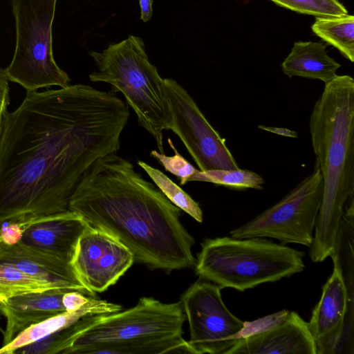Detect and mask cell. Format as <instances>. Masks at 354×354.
<instances>
[{
  "label": "cell",
  "instance_id": "cell-1",
  "mask_svg": "<svg viewBox=\"0 0 354 354\" xmlns=\"http://www.w3.org/2000/svg\"><path fill=\"white\" fill-rule=\"evenodd\" d=\"M129 115L114 92L88 85L27 91L0 135V225L68 210L86 171L120 149Z\"/></svg>",
  "mask_w": 354,
  "mask_h": 354
},
{
  "label": "cell",
  "instance_id": "cell-2",
  "mask_svg": "<svg viewBox=\"0 0 354 354\" xmlns=\"http://www.w3.org/2000/svg\"><path fill=\"white\" fill-rule=\"evenodd\" d=\"M68 209L115 237L150 269L195 267V240L180 222V209L116 153L98 158L86 171Z\"/></svg>",
  "mask_w": 354,
  "mask_h": 354
},
{
  "label": "cell",
  "instance_id": "cell-3",
  "mask_svg": "<svg viewBox=\"0 0 354 354\" xmlns=\"http://www.w3.org/2000/svg\"><path fill=\"white\" fill-rule=\"evenodd\" d=\"M312 147L323 178V196L309 257L333 255L340 221L354 196V80L337 75L325 84L309 119Z\"/></svg>",
  "mask_w": 354,
  "mask_h": 354
},
{
  "label": "cell",
  "instance_id": "cell-4",
  "mask_svg": "<svg viewBox=\"0 0 354 354\" xmlns=\"http://www.w3.org/2000/svg\"><path fill=\"white\" fill-rule=\"evenodd\" d=\"M180 301L144 297L133 307L87 315L45 339L53 354L190 353L183 337Z\"/></svg>",
  "mask_w": 354,
  "mask_h": 354
},
{
  "label": "cell",
  "instance_id": "cell-5",
  "mask_svg": "<svg viewBox=\"0 0 354 354\" xmlns=\"http://www.w3.org/2000/svg\"><path fill=\"white\" fill-rule=\"evenodd\" d=\"M305 252L263 238L205 239L196 259L200 278L243 292L301 272Z\"/></svg>",
  "mask_w": 354,
  "mask_h": 354
},
{
  "label": "cell",
  "instance_id": "cell-6",
  "mask_svg": "<svg viewBox=\"0 0 354 354\" xmlns=\"http://www.w3.org/2000/svg\"><path fill=\"white\" fill-rule=\"evenodd\" d=\"M97 70L89 75L92 82H106L111 91L120 92L137 115L138 123L155 139L165 153L164 130L171 117L165 82L149 59L142 38L129 35L102 52L88 53Z\"/></svg>",
  "mask_w": 354,
  "mask_h": 354
},
{
  "label": "cell",
  "instance_id": "cell-7",
  "mask_svg": "<svg viewBox=\"0 0 354 354\" xmlns=\"http://www.w3.org/2000/svg\"><path fill=\"white\" fill-rule=\"evenodd\" d=\"M16 43L5 68L9 81L27 91L69 85L71 78L57 64L53 53L52 26L57 0H10Z\"/></svg>",
  "mask_w": 354,
  "mask_h": 354
},
{
  "label": "cell",
  "instance_id": "cell-8",
  "mask_svg": "<svg viewBox=\"0 0 354 354\" xmlns=\"http://www.w3.org/2000/svg\"><path fill=\"white\" fill-rule=\"evenodd\" d=\"M323 178L315 160L313 172L278 203L230 232L236 239L273 238L281 244L311 245L323 196Z\"/></svg>",
  "mask_w": 354,
  "mask_h": 354
},
{
  "label": "cell",
  "instance_id": "cell-9",
  "mask_svg": "<svg viewBox=\"0 0 354 354\" xmlns=\"http://www.w3.org/2000/svg\"><path fill=\"white\" fill-rule=\"evenodd\" d=\"M221 288L200 278L181 296L180 302L189 324L192 354H225L243 335L244 322L225 305Z\"/></svg>",
  "mask_w": 354,
  "mask_h": 354
},
{
  "label": "cell",
  "instance_id": "cell-10",
  "mask_svg": "<svg viewBox=\"0 0 354 354\" xmlns=\"http://www.w3.org/2000/svg\"><path fill=\"white\" fill-rule=\"evenodd\" d=\"M170 113L169 129L181 140L200 171L239 167L225 140L207 121L188 93L173 79H164Z\"/></svg>",
  "mask_w": 354,
  "mask_h": 354
},
{
  "label": "cell",
  "instance_id": "cell-11",
  "mask_svg": "<svg viewBox=\"0 0 354 354\" xmlns=\"http://www.w3.org/2000/svg\"><path fill=\"white\" fill-rule=\"evenodd\" d=\"M134 261L121 242L91 226L80 237L71 265L81 282L96 293L115 284Z\"/></svg>",
  "mask_w": 354,
  "mask_h": 354
},
{
  "label": "cell",
  "instance_id": "cell-12",
  "mask_svg": "<svg viewBox=\"0 0 354 354\" xmlns=\"http://www.w3.org/2000/svg\"><path fill=\"white\" fill-rule=\"evenodd\" d=\"M333 264V273L308 322L317 354H336L342 353V348H353V301L339 267Z\"/></svg>",
  "mask_w": 354,
  "mask_h": 354
},
{
  "label": "cell",
  "instance_id": "cell-13",
  "mask_svg": "<svg viewBox=\"0 0 354 354\" xmlns=\"http://www.w3.org/2000/svg\"><path fill=\"white\" fill-rule=\"evenodd\" d=\"M225 354H317L308 323L288 312L277 325L236 339Z\"/></svg>",
  "mask_w": 354,
  "mask_h": 354
},
{
  "label": "cell",
  "instance_id": "cell-14",
  "mask_svg": "<svg viewBox=\"0 0 354 354\" xmlns=\"http://www.w3.org/2000/svg\"><path fill=\"white\" fill-rule=\"evenodd\" d=\"M24 226L21 242L70 263L80 237L91 227L82 216L70 209L36 218Z\"/></svg>",
  "mask_w": 354,
  "mask_h": 354
},
{
  "label": "cell",
  "instance_id": "cell-15",
  "mask_svg": "<svg viewBox=\"0 0 354 354\" xmlns=\"http://www.w3.org/2000/svg\"><path fill=\"white\" fill-rule=\"evenodd\" d=\"M0 261L60 288L77 290L88 297L95 296L81 282L69 262L21 241L12 245L0 241Z\"/></svg>",
  "mask_w": 354,
  "mask_h": 354
},
{
  "label": "cell",
  "instance_id": "cell-16",
  "mask_svg": "<svg viewBox=\"0 0 354 354\" xmlns=\"http://www.w3.org/2000/svg\"><path fill=\"white\" fill-rule=\"evenodd\" d=\"M69 290H73L53 288L18 295L1 301L0 313L6 319L2 346L31 325L65 311L62 297Z\"/></svg>",
  "mask_w": 354,
  "mask_h": 354
},
{
  "label": "cell",
  "instance_id": "cell-17",
  "mask_svg": "<svg viewBox=\"0 0 354 354\" xmlns=\"http://www.w3.org/2000/svg\"><path fill=\"white\" fill-rule=\"evenodd\" d=\"M121 310L120 305L91 297L88 303L75 311H64L26 328L10 343L2 346L0 348V354H14L18 348L68 327L87 315L111 313Z\"/></svg>",
  "mask_w": 354,
  "mask_h": 354
},
{
  "label": "cell",
  "instance_id": "cell-18",
  "mask_svg": "<svg viewBox=\"0 0 354 354\" xmlns=\"http://www.w3.org/2000/svg\"><path fill=\"white\" fill-rule=\"evenodd\" d=\"M326 46L320 42L297 41L281 64L283 73L289 77L295 76L330 82L337 75L341 65L330 57Z\"/></svg>",
  "mask_w": 354,
  "mask_h": 354
},
{
  "label": "cell",
  "instance_id": "cell-19",
  "mask_svg": "<svg viewBox=\"0 0 354 354\" xmlns=\"http://www.w3.org/2000/svg\"><path fill=\"white\" fill-rule=\"evenodd\" d=\"M312 30L322 40L336 48L351 62H354V16L315 17Z\"/></svg>",
  "mask_w": 354,
  "mask_h": 354
},
{
  "label": "cell",
  "instance_id": "cell-20",
  "mask_svg": "<svg viewBox=\"0 0 354 354\" xmlns=\"http://www.w3.org/2000/svg\"><path fill=\"white\" fill-rule=\"evenodd\" d=\"M53 288H60L0 261V302L18 295Z\"/></svg>",
  "mask_w": 354,
  "mask_h": 354
},
{
  "label": "cell",
  "instance_id": "cell-21",
  "mask_svg": "<svg viewBox=\"0 0 354 354\" xmlns=\"http://www.w3.org/2000/svg\"><path fill=\"white\" fill-rule=\"evenodd\" d=\"M137 163L171 203L188 214L197 222H203V212L199 204L185 191L159 169L142 160H138Z\"/></svg>",
  "mask_w": 354,
  "mask_h": 354
},
{
  "label": "cell",
  "instance_id": "cell-22",
  "mask_svg": "<svg viewBox=\"0 0 354 354\" xmlns=\"http://www.w3.org/2000/svg\"><path fill=\"white\" fill-rule=\"evenodd\" d=\"M189 181H203L236 189L252 188L258 190L263 189L265 183L263 178L259 174L240 168L203 171L198 169L190 178Z\"/></svg>",
  "mask_w": 354,
  "mask_h": 354
},
{
  "label": "cell",
  "instance_id": "cell-23",
  "mask_svg": "<svg viewBox=\"0 0 354 354\" xmlns=\"http://www.w3.org/2000/svg\"><path fill=\"white\" fill-rule=\"evenodd\" d=\"M277 5L294 12L315 17H328L348 14L338 0H270Z\"/></svg>",
  "mask_w": 354,
  "mask_h": 354
},
{
  "label": "cell",
  "instance_id": "cell-24",
  "mask_svg": "<svg viewBox=\"0 0 354 354\" xmlns=\"http://www.w3.org/2000/svg\"><path fill=\"white\" fill-rule=\"evenodd\" d=\"M167 142L174 151V155L167 156L156 150H152L150 156L156 159L163 166L165 171L176 176L180 180V185H184L189 181L190 178L198 171L188 162L174 147L171 140L168 138Z\"/></svg>",
  "mask_w": 354,
  "mask_h": 354
},
{
  "label": "cell",
  "instance_id": "cell-25",
  "mask_svg": "<svg viewBox=\"0 0 354 354\" xmlns=\"http://www.w3.org/2000/svg\"><path fill=\"white\" fill-rule=\"evenodd\" d=\"M24 230L21 223H3L0 225V241L8 245H15L21 241Z\"/></svg>",
  "mask_w": 354,
  "mask_h": 354
},
{
  "label": "cell",
  "instance_id": "cell-26",
  "mask_svg": "<svg viewBox=\"0 0 354 354\" xmlns=\"http://www.w3.org/2000/svg\"><path fill=\"white\" fill-rule=\"evenodd\" d=\"M10 104V87L5 68L0 66V135Z\"/></svg>",
  "mask_w": 354,
  "mask_h": 354
},
{
  "label": "cell",
  "instance_id": "cell-27",
  "mask_svg": "<svg viewBox=\"0 0 354 354\" xmlns=\"http://www.w3.org/2000/svg\"><path fill=\"white\" fill-rule=\"evenodd\" d=\"M91 297L77 290L67 291L62 297L65 311L73 312L81 308L88 302Z\"/></svg>",
  "mask_w": 354,
  "mask_h": 354
},
{
  "label": "cell",
  "instance_id": "cell-28",
  "mask_svg": "<svg viewBox=\"0 0 354 354\" xmlns=\"http://www.w3.org/2000/svg\"><path fill=\"white\" fill-rule=\"evenodd\" d=\"M152 0H139L140 8V19L143 22H147L152 17Z\"/></svg>",
  "mask_w": 354,
  "mask_h": 354
},
{
  "label": "cell",
  "instance_id": "cell-29",
  "mask_svg": "<svg viewBox=\"0 0 354 354\" xmlns=\"http://www.w3.org/2000/svg\"><path fill=\"white\" fill-rule=\"evenodd\" d=\"M259 129L264 130L266 131H268L277 135L290 137V138H298L297 133L295 131L285 129V128H279V127H266L263 125H259Z\"/></svg>",
  "mask_w": 354,
  "mask_h": 354
},
{
  "label": "cell",
  "instance_id": "cell-30",
  "mask_svg": "<svg viewBox=\"0 0 354 354\" xmlns=\"http://www.w3.org/2000/svg\"><path fill=\"white\" fill-rule=\"evenodd\" d=\"M0 330H1V332H3V330H2V328H1V326H0Z\"/></svg>",
  "mask_w": 354,
  "mask_h": 354
}]
</instances>
